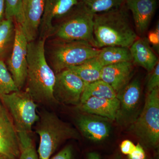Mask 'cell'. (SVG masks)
Here are the masks:
<instances>
[{
  "label": "cell",
  "instance_id": "6da1fadb",
  "mask_svg": "<svg viewBox=\"0 0 159 159\" xmlns=\"http://www.w3.org/2000/svg\"><path fill=\"white\" fill-rule=\"evenodd\" d=\"M93 36L96 48L109 46L129 48L139 37L125 3L110 11L95 14Z\"/></svg>",
  "mask_w": 159,
  "mask_h": 159
},
{
  "label": "cell",
  "instance_id": "7a4b0ae2",
  "mask_svg": "<svg viewBox=\"0 0 159 159\" xmlns=\"http://www.w3.org/2000/svg\"><path fill=\"white\" fill-rule=\"evenodd\" d=\"M46 40L38 38L28 44L26 91L34 102L51 104L57 103L53 95L56 75L46 59Z\"/></svg>",
  "mask_w": 159,
  "mask_h": 159
},
{
  "label": "cell",
  "instance_id": "3957f363",
  "mask_svg": "<svg viewBox=\"0 0 159 159\" xmlns=\"http://www.w3.org/2000/svg\"><path fill=\"white\" fill-rule=\"evenodd\" d=\"M45 44L47 61L55 74L97 57L100 52L87 42L48 39Z\"/></svg>",
  "mask_w": 159,
  "mask_h": 159
},
{
  "label": "cell",
  "instance_id": "277c9868",
  "mask_svg": "<svg viewBox=\"0 0 159 159\" xmlns=\"http://www.w3.org/2000/svg\"><path fill=\"white\" fill-rule=\"evenodd\" d=\"M39 115L35 131L40 138L37 151L39 159H50L63 142L80 138L76 129L63 122L54 113L43 111Z\"/></svg>",
  "mask_w": 159,
  "mask_h": 159
},
{
  "label": "cell",
  "instance_id": "5b68a950",
  "mask_svg": "<svg viewBox=\"0 0 159 159\" xmlns=\"http://www.w3.org/2000/svg\"><path fill=\"white\" fill-rule=\"evenodd\" d=\"M94 14L80 2L66 15L54 23L48 39L83 41L95 47Z\"/></svg>",
  "mask_w": 159,
  "mask_h": 159
},
{
  "label": "cell",
  "instance_id": "8992f818",
  "mask_svg": "<svg viewBox=\"0 0 159 159\" xmlns=\"http://www.w3.org/2000/svg\"><path fill=\"white\" fill-rule=\"evenodd\" d=\"M129 131L142 146L157 148L159 143V88L147 93L142 111L129 126Z\"/></svg>",
  "mask_w": 159,
  "mask_h": 159
},
{
  "label": "cell",
  "instance_id": "52a82bcc",
  "mask_svg": "<svg viewBox=\"0 0 159 159\" xmlns=\"http://www.w3.org/2000/svg\"><path fill=\"white\" fill-rule=\"evenodd\" d=\"M0 99L10 114L17 132L30 133L39 116L37 104L29 93L20 90L0 96Z\"/></svg>",
  "mask_w": 159,
  "mask_h": 159
},
{
  "label": "cell",
  "instance_id": "ba28073f",
  "mask_svg": "<svg viewBox=\"0 0 159 159\" xmlns=\"http://www.w3.org/2000/svg\"><path fill=\"white\" fill-rule=\"evenodd\" d=\"M15 25L14 43L6 66L16 87L20 90L25 84L27 79L29 42L21 26L16 23Z\"/></svg>",
  "mask_w": 159,
  "mask_h": 159
},
{
  "label": "cell",
  "instance_id": "9c48e42d",
  "mask_svg": "<svg viewBox=\"0 0 159 159\" xmlns=\"http://www.w3.org/2000/svg\"><path fill=\"white\" fill-rule=\"evenodd\" d=\"M141 96V84L139 78L131 80L117 94L119 107L116 120L119 125L129 127L140 114L139 108Z\"/></svg>",
  "mask_w": 159,
  "mask_h": 159
},
{
  "label": "cell",
  "instance_id": "30bf717a",
  "mask_svg": "<svg viewBox=\"0 0 159 159\" xmlns=\"http://www.w3.org/2000/svg\"><path fill=\"white\" fill-rule=\"evenodd\" d=\"M53 95L57 102L77 106L85 88L84 82L73 71L66 69L55 74Z\"/></svg>",
  "mask_w": 159,
  "mask_h": 159
},
{
  "label": "cell",
  "instance_id": "8fae6325",
  "mask_svg": "<svg viewBox=\"0 0 159 159\" xmlns=\"http://www.w3.org/2000/svg\"><path fill=\"white\" fill-rule=\"evenodd\" d=\"M0 154L11 159L18 158L19 142L13 121L0 99Z\"/></svg>",
  "mask_w": 159,
  "mask_h": 159
},
{
  "label": "cell",
  "instance_id": "7c38bea8",
  "mask_svg": "<svg viewBox=\"0 0 159 159\" xmlns=\"http://www.w3.org/2000/svg\"><path fill=\"white\" fill-rule=\"evenodd\" d=\"M107 118L83 113L76 118V123L84 136L91 142L99 143L109 138L111 132V121Z\"/></svg>",
  "mask_w": 159,
  "mask_h": 159
},
{
  "label": "cell",
  "instance_id": "4fadbf2b",
  "mask_svg": "<svg viewBox=\"0 0 159 159\" xmlns=\"http://www.w3.org/2000/svg\"><path fill=\"white\" fill-rule=\"evenodd\" d=\"M80 3L79 0H45L39 32V38L48 39L54 25Z\"/></svg>",
  "mask_w": 159,
  "mask_h": 159
},
{
  "label": "cell",
  "instance_id": "5bb4252c",
  "mask_svg": "<svg viewBox=\"0 0 159 159\" xmlns=\"http://www.w3.org/2000/svg\"><path fill=\"white\" fill-rule=\"evenodd\" d=\"M158 0H125L131 12L134 29L139 37H143L148 29L157 6Z\"/></svg>",
  "mask_w": 159,
  "mask_h": 159
},
{
  "label": "cell",
  "instance_id": "9a60e30c",
  "mask_svg": "<svg viewBox=\"0 0 159 159\" xmlns=\"http://www.w3.org/2000/svg\"><path fill=\"white\" fill-rule=\"evenodd\" d=\"M45 0H22L21 27L28 42L37 39Z\"/></svg>",
  "mask_w": 159,
  "mask_h": 159
},
{
  "label": "cell",
  "instance_id": "2e32d148",
  "mask_svg": "<svg viewBox=\"0 0 159 159\" xmlns=\"http://www.w3.org/2000/svg\"><path fill=\"white\" fill-rule=\"evenodd\" d=\"M134 65L133 61H126L104 66L100 80L111 86L117 94L131 80Z\"/></svg>",
  "mask_w": 159,
  "mask_h": 159
},
{
  "label": "cell",
  "instance_id": "e0dca14e",
  "mask_svg": "<svg viewBox=\"0 0 159 159\" xmlns=\"http://www.w3.org/2000/svg\"><path fill=\"white\" fill-rule=\"evenodd\" d=\"M77 108L81 112L96 115L110 120H116L119 107V101L114 99L92 97L80 103Z\"/></svg>",
  "mask_w": 159,
  "mask_h": 159
},
{
  "label": "cell",
  "instance_id": "ac0fdd59",
  "mask_svg": "<svg viewBox=\"0 0 159 159\" xmlns=\"http://www.w3.org/2000/svg\"><path fill=\"white\" fill-rule=\"evenodd\" d=\"M129 48L134 64L142 67L148 72H151L159 62L146 38L139 37Z\"/></svg>",
  "mask_w": 159,
  "mask_h": 159
},
{
  "label": "cell",
  "instance_id": "d6986e66",
  "mask_svg": "<svg viewBox=\"0 0 159 159\" xmlns=\"http://www.w3.org/2000/svg\"><path fill=\"white\" fill-rule=\"evenodd\" d=\"M97 59L102 67L118 63L133 61L129 48L109 46L100 49Z\"/></svg>",
  "mask_w": 159,
  "mask_h": 159
},
{
  "label": "cell",
  "instance_id": "ffe728a7",
  "mask_svg": "<svg viewBox=\"0 0 159 159\" xmlns=\"http://www.w3.org/2000/svg\"><path fill=\"white\" fill-rule=\"evenodd\" d=\"M102 68L96 57L67 69L73 71L86 84L100 80Z\"/></svg>",
  "mask_w": 159,
  "mask_h": 159
},
{
  "label": "cell",
  "instance_id": "44dd1931",
  "mask_svg": "<svg viewBox=\"0 0 159 159\" xmlns=\"http://www.w3.org/2000/svg\"><path fill=\"white\" fill-rule=\"evenodd\" d=\"M92 97L114 99L117 98V93L109 84L99 80L85 84L80 103H82Z\"/></svg>",
  "mask_w": 159,
  "mask_h": 159
},
{
  "label": "cell",
  "instance_id": "7402d4cb",
  "mask_svg": "<svg viewBox=\"0 0 159 159\" xmlns=\"http://www.w3.org/2000/svg\"><path fill=\"white\" fill-rule=\"evenodd\" d=\"M15 35V25L13 20L4 19L0 22V57L12 49Z\"/></svg>",
  "mask_w": 159,
  "mask_h": 159
},
{
  "label": "cell",
  "instance_id": "603a6c76",
  "mask_svg": "<svg viewBox=\"0 0 159 159\" xmlns=\"http://www.w3.org/2000/svg\"><path fill=\"white\" fill-rule=\"evenodd\" d=\"M94 14L102 13L118 8L125 0H79Z\"/></svg>",
  "mask_w": 159,
  "mask_h": 159
},
{
  "label": "cell",
  "instance_id": "cb8c5ba5",
  "mask_svg": "<svg viewBox=\"0 0 159 159\" xmlns=\"http://www.w3.org/2000/svg\"><path fill=\"white\" fill-rule=\"evenodd\" d=\"M19 142V159H39L30 133L17 132Z\"/></svg>",
  "mask_w": 159,
  "mask_h": 159
},
{
  "label": "cell",
  "instance_id": "d4e9b609",
  "mask_svg": "<svg viewBox=\"0 0 159 159\" xmlns=\"http://www.w3.org/2000/svg\"><path fill=\"white\" fill-rule=\"evenodd\" d=\"M18 90L6 64L0 60V96Z\"/></svg>",
  "mask_w": 159,
  "mask_h": 159
},
{
  "label": "cell",
  "instance_id": "484cf974",
  "mask_svg": "<svg viewBox=\"0 0 159 159\" xmlns=\"http://www.w3.org/2000/svg\"><path fill=\"white\" fill-rule=\"evenodd\" d=\"M5 16L6 19H11L15 23L23 24L22 0H5Z\"/></svg>",
  "mask_w": 159,
  "mask_h": 159
},
{
  "label": "cell",
  "instance_id": "4316f807",
  "mask_svg": "<svg viewBox=\"0 0 159 159\" xmlns=\"http://www.w3.org/2000/svg\"><path fill=\"white\" fill-rule=\"evenodd\" d=\"M159 88V63L158 62L154 68L151 72L146 85L147 93Z\"/></svg>",
  "mask_w": 159,
  "mask_h": 159
},
{
  "label": "cell",
  "instance_id": "83f0119b",
  "mask_svg": "<svg viewBox=\"0 0 159 159\" xmlns=\"http://www.w3.org/2000/svg\"><path fill=\"white\" fill-rule=\"evenodd\" d=\"M50 159H74V149L72 145L66 146Z\"/></svg>",
  "mask_w": 159,
  "mask_h": 159
},
{
  "label": "cell",
  "instance_id": "f1b7e54d",
  "mask_svg": "<svg viewBox=\"0 0 159 159\" xmlns=\"http://www.w3.org/2000/svg\"><path fill=\"white\" fill-rule=\"evenodd\" d=\"M128 159H147V156L143 146L140 143L135 145L132 152L127 156Z\"/></svg>",
  "mask_w": 159,
  "mask_h": 159
},
{
  "label": "cell",
  "instance_id": "f546056e",
  "mask_svg": "<svg viewBox=\"0 0 159 159\" xmlns=\"http://www.w3.org/2000/svg\"><path fill=\"white\" fill-rule=\"evenodd\" d=\"M135 145L129 140L122 141L120 145V149L121 152L125 155L128 156L132 152L134 149Z\"/></svg>",
  "mask_w": 159,
  "mask_h": 159
},
{
  "label": "cell",
  "instance_id": "4dcf8cb0",
  "mask_svg": "<svg viewBox=\"0 0 159 159\" xmlns=\"http://www.w3.org/2000/svg\"><path fill=\"white\" fill-rule=\"evenodd\" d=\"M159 24L157 26L156 28L153 31H150L148 33V40L149 44L151 43L153 46L159 48Z\"/></svg>",
  "mask_w": 159,
  "mask_h": 159
},
{
  "label": "cell",
  "instance_id": "1f68e13d",
  "mask_svg": "<svg viewBox=\"0 0 159 159\" xmlns=\"http://www.w3.org/2000/svg\"><path fill=\"white\" fill-rule=\"evenodd\" d=\"M5 0H0V22L5 19Z\"/></svg>",
  "mask_w": 159,
  "mask_h": 159
},
{
  "label": "cell",
  "instance_id": "d6a6232c",
  "mask_svg": "<svg viewBox=\"0 0 159 159\" xmlns=\"http://www.w3.org/2000/svg\"><path fill=\"white\" fill-rule=\"evenodd\" d=\"M87 159H102L100 155L96 152H91L87 154Z\"/></svg>",
  "mask_w": 159,
  "mask_h": 159
},
{
  "label": "cell",
  "instance_id": "836d02e7",
  "mask_svg": "<svg viewBox=\"0 0 159 159\" xmlns=\"http://www.w3.org/2000/svg\"><path fill=\"white\" fill-rule=\"evenodd\" d=\"M0 159H11L9 158L8 157L5 156L3 155L0 154Z\"/></svg>",
  "mask_w": 159,
  "mask_h": 159
},
{
  "label": "cell",
  "instance_id": "e575fe53",
  "mask_svg": "<svg viewBox=\"0 0 159 159\" xmlns=\"http://www.w3.org/2000/svg\"><path fill=\"white\" fill-rule=\"evenodd\" d=\"M113 159H122V158L120 157L117 156L115 157Z\"/></svg>",
  "mask_w": 159,
  "mask_h": 159
}]
</instances>
